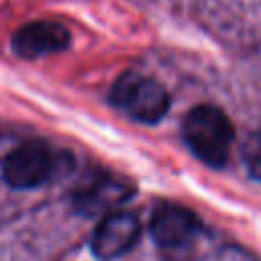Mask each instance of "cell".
Returning <instances> with one entry per match:
<instances>
[{
	"label": "cell",
	"mask_w": 261,
	"mask_h": 261,
	"mask_svg": "<svg viewBox=\"0 0 261 261\" xmlns=\"http://www.w3.org/2000/svg\"><path fill=\"white\" fill-rule=\"evenodd\" d=\"M110 102L133 120L153 124L165 116L169 94L157 80L139 73H122L110 90Z\"/></svg>",
	"instance_id": "2"
},
{
	"label": "cell",
	"mask_w": 261,
	"mask_h": 261,
	"mask_svg": "<svg viewBox=\"0 0 261 261\" xmlns=\"http://www.w3.org/2000/svg\"><path fill=\"white\" fill-rule=\"evenodd\" d=\"M243 159L251 177L261 181V135H251L243 145Z\"/></svg>",
	"instance_id": "8"
},
{
	"label": "cell",
	"mask_w": 261,
	"mask_h": 261,
	"mask_svg": "<svg viewBox=\"0 0 261 261\" xmlns=\"http://www.w3.org/2000/svg\"><path fill=\"white\" fill-rule=\"evenodd\" d=\"M130 196H133V188L128 184L110 175H102L86 184L75 194L73 202H75V208L86 216H96V214L106 216L114 212V208Z\"/></svg>",
	"instance_id": "7"
},
{
	"label": "cell",
	"mask_w": 261,
	"mask_h": 261,
	"mask_svg": "<svg viewBox=\"0 0 261 261\" xmlns=\"http://www.w3.org/2000/svg\"><path fill=\"white\" fill-rule=\"evenodd\" d=\"M69 31L51 20H37L20 27L10 41L12 53L18 59H39L53 53H59L69 47Z\"/></svg>",
	"instance_id": "5"
},
{
	"label": "cell",
	"mask_w": 261,
	"mask_h": 261,
	"mask_svg": "<svg viewBox=\"0 0 261 261\" xmlns=\"http://www.w3.org/2000/svg\"><path fill=\"white\" fill-rule=\"evenodd\" d=\"M55 167L53 151L43 141H29L10 151L2 163V177L12 190H33L45 184Z\"/></svg>",
	"instance_id": "3"
},
{
	"label": "cell",
	"mask_w": 261,
	"mask_h": 261,
	"mask_svg": "<svg viewBox=\"0 0 261 261\" xmlns=\"http://www.w3.org/2000/svg\"><path fill=\"white\" fill-rule=\"evenodd\" d=\"M151 237L163 249L186 247L200 230V218L179 204H159L151 214Z\"/></svg>",
	"instance_id": "6"
},
{
	"label": "cell",
	"mask_w": 261,
	"mask_h": 261,
	"mask_svg": "<svg viewBox=\"0 0 261 261\" xmlns=\"http://www.w3.org/2000/svg\"><path fill=\"white\" fill-rule=\"evenodd\" d=\"M184 139L200 161L218 169L228 161L234 128L220 108L200 104L192 108L184 118Z\"/></svg>",
	"instance_id": "1"
},
{
	"label": "cell",
	"mask_w": 261,
	"mask_h": 261,
	"mask_svg": "<svg viewBox=\"0 0 261 261\" xmlns=\"http://www.w3.org/2000/svg\"><path fill=\"white\" fill-rule=\"evenodd\" d=\"M141 237L139 218L133 212L114 210L106 214L94 230L92 251L102 261H112L128 253Z\"/></svg>",
	"instance_id": "4"
}]
</instances>
